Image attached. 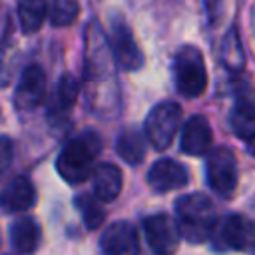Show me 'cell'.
Listing matches in <instances>:
<instances>
[{
	"instance_id": "1",
	"label": "cell",
	"mask_w": 255,
	"mask_h": 255,
	"mask_svg": "<svg viewBox=\"0 0 255 255\" xmlns=\"http://www.w3.org/2000/svg\"><path fill=\"white\" fill-rule=\"evenodd\" d=\"M175 215L179 235L189 243H203L211 237L217 215L213 201L203 193H187L175 201Z\"/></svg>"
},
{
	"instance_id": "2",
	"label": "cell",
	"mask_w": 255,
	"mask_h": 255,
	"mask_svg": "<svg viewBox=\"0 0 255 255\" xmlns=\"http://www.w3.org/2000/svg\"><path fill=\"white\" fill-rule=\"evenodd\" d=\"M102 141L96 131H84L74 137L58 155L56 167L64 181L76 185L86 181L94 171V161L100 155Z\"/></svg>"
},
{
	"instance_id": "3",
	"label": "cell",
	"mask_w": 255,
	"mask_h": 255,
	"mask_svg": "<svg viewBox=\"0 0 255 255\" xmlns=\"http://www.w3.org/2000/svg\"><path fill=\"white\" fill-rule=\"evenodd\" d=\"M175 88L185 98H197L207 88V70L201 52L195 46H183L173 60Z\"/></svg>"
},
{
	"instance_id": "4",
	"label": "cell",
	"mask_w": 255,
	"mask_h": 255,
	"mask_svg": "<svg viewBox=\"0 0 255 255\" xmlns=\"http://www.w3.org/2000/svg\"><path fill=\"white\" fill-rule=\"evenodd\" d=\"M181 126V108L175 102L157 104L145 118V137L155 149H167Z\"/></svg>"
},
{
	"instance_id": "5",
	"label": "cell",
	"mask_w": 255,
	"mask_h": 255,
	"mask_svg": "<svg viewBox=\"0 0 255 255\" xmlns=\"http://www.w3.org/2000/svg\"><path fill=\"white\" fill-rule=\"evenodd\" d=\"M211 237L217 249L251 251L255 247V223L241 213H231L221 223H215Z\"/></svg>"
},
{
	"instance_id": "6",
	"label": "cell",
	"mask_w": 255,
	"mask_h": 255,
	"mask_svg": "<svg viewBox=\"0 0 255 255\" xmlns=\"http://www.w3.org/2000/svg\"><path fill=\"white\" fill-rule=\"evenodd\" d=\"M207 173V183L209 187L221 195V197H231L235 187H237V161L231 149L227 147H215L205 165Z\"/></svg>"
},
{
	"instance_id": "7",
	"label": "cell",
	"mask_w": 255,
	"mask_h": 255,
	"mask_svg": "<svg viewBox=\"0 0 255 255\" xmlns=\"http://www.w3.org/2000/svg\"><path fill=\"white\" fill-rule=\"evenodd\" d=\"M110 52L116 64L128 72H135L143 66V54L137 48L133 34L126 20L122 16H114L112 20V32H110Z\"/></svg>"
},
{
	"instance_id": "8",
	"label": "cell",
	"mask_w": 255,
	"mask_h": 255,
	"mask_svg": "<svg viewBox=\"0 0 255 255\" xmlns=\"http://www.w3.org/2000/svg\"><path fill=\"white\" fill-rule=\"evenodd\" d=\"M143 231L149 249L155 255H173L179 245V227L177 223L165 215L155 213L143 219Z\"/></svg>"
},
{
	"instance_id": "9",
	"label": "cell",
	"mask_w": 255,
	"mask_h": 255,
	"mask_svg": "<svg viewBox=\"0 0 255 255\" xmlns=\"http://www.w3.org/2000/svg\"><path fill=\"white\" fill-rule=\"evenodd\" d=\"M46 100V74L38 64H30L24 68L16 92L14 106L18 110H34Z\"/></svg>"
},
{
	"instance_id": "10",
	"label": "cell",
	"mask_w": 255,
	"mask_h": 255,
	"mask_svg": "<svg viewBox=\"0 0 255 255\" xmlns=\"http://www.w3.org/2000/svg\"><path fill=\"white\" fill-rule=\"evenodd\" d=\"M100 249L104 255H139V239L133 225L128 221L110 223L100 237Z\"/></svg>"
},
{
	"instance_id": "11",
	"label": "cell",
	"mask_w": 255,
	"mask_h": 255,
	"mask_svg": "<svg viewBox=\"0 0 255 255\" xmlns=\"http://www.w3.org/2000/svg\"><path fill=\"white\" fill-rule=\"evenodd\" d=\"M189 175H187V169L175 161V159H169V157H163V159H157L149 171H147V183L153 191H159V193H165V191H173V189H179L187 183Z\"/></svg>"
},
{
	"instance_id": "12",
	"label": "cell",
	"mask_w": 255,
	"mask_h": 255,
	"mask_svg": "<svg viewBox=\"0 0 255 255\" xmlns=\"http://www.w3.org/2000/svg\"><path fill=\"white\" fill-rule=\"evenodd\" d=\"M213 143L209 122L203 116H191L181 131V149L187 155H205Z\"/></svg>"
},
{
	"instance_id": "13",
	"label": "cell",
	"mask_w": 255,
	"mask_h": 255,
	"mask_svg": "<svg viewBox=\"0 0 255 255\" xmlns=\"http://www.w3.org/2000/svg\"><path fill=\"white\" fill-rule=\"evenodd\" d=\"M34 203H36L34 185H32L26 177H22V175L12 177V179L4 185V189L0 191V207H2L6 213L26 211V209H30Z\"/></svg>"
},
{
	"instance_id": "14",
	"label": "cell",
	"mask_w": 255,
	"mask_h": 255,
	"mask_svg": "<svg viewBox=\"0 0 255 255\" xmlns=\"http://www.w3.org/2000/svg\"><path fill=\"white\" fill-rule=\"evenodd\" d=\"M231 128L243 139L255 131V90L251 86H243L237 92L231 112Z\"/></svg>"
},
{
	"instance_id": "15",
	"label": "cell",
	"mask_w": 255,
	"mask_h": 255,
	"mask_svg": "<svg viewBox=\"0 0 255 255\" xmlns=\"http://www.w3.org/2000/svg\"><path fill=\"white\" fill-rule=\"evenodd\" d=\"M94 175V193L102 201H112L122 191V171L114 163H100L92 171Z\"/></svg>"
},
{
	"instance_id": "16",
	"label": "cell",
	"mask_w": 255,
	"mask_h": 255,
	"mask_svg": "<svg viewBox=\"0 0 255 255\" xmlns=\"http://www.w3.org/2000/svg\"><path fill=\"white\" fill-rule=\"evenodd\" d=\"M10 239L18 253H34L40 243V227L32 217H20L10 229Z\"/></svg>"
},
{
	"instance_id": "17",
	"label": "cell",
	"mask_w": 255,
	"mask_h": 255,
	"mask_svg": "<svg viewBox=\"0 0 255 255\" xmlns=\"http://www.w3.org/2000/svg\"><path fill=\"white\" fill-rule=\"evenodd\" d=\"M219 58H221V64L229 72H241L243 70L245 52H243V46H241V40H239V34H237L235 26H231L227 30V34L223 36V42H221V48H219Z\"/></svg>"
},
{
	"instance_id": "18",
	"label": "cell",
	"mask_w": 255,
	"mask_h": 255,
	"mask_svg": "<svg viewBox=\"0 0 255 255\" xmlns=\"http://www.w3.org/2000/svg\"><path fill=\"white\" fill-rule=\"evenodd\" d=\"M80 84L72 74H64L50 98V110L52 114H66L78 100Z\"/></svg>"
},
{
	"instance_id": "19",
	"label": "cell",
	"mask_w": 255,
	"mask_h": 255,
	"mask_svg": "<svg viewBox=\"0 0 255 255\" xmlns=\"http://www.w3.org/2000/svg\"><path fill=\"white\" fill-rule=\"evenodd\" d=\"M48 14L46 0H18V20L24 34L40 30Z\"/></svg>"
},
{
	"instance_id": "20",
	"label": "cell",
	"mask_w": 255,
	"mask_h": 255,
	"mask_svg": "<svg viewBox=\"0 0 255 255\" xmlns=\"http://www.w3.org/2000/svg\"><path fill=\"white\" fill-rule=\"evenodd\" d=\"M116 149L120 157L131 165H137L145 155V139L137 129H124L118 137Z\"/></svg>"
},
{
	"instance_id": "21",
	"label": "cell",
	"mask_w": 255,
	"mask_h": 255,
	"mask_svg": "<svg viewBox=\"0 0 255 255\" xmlns=\"http://www.w3.org/2000/svg\"><path fill=\"white\" fill-rule=\"evenodd\" d=\"M100 201H102V199H100L96 193H94V195H90V193H80V195L76 197V207H78V211L82 213V219H84V223H86L88 229L100 227L102 221H104V217H106V211H104V207H102Z\"/></svg>"
},
{
	"instance_id": "22",
	"label": "cell",
	"mask_w": 255,
	"mask_h": 255,
	"mask_svg": "<svg viewBox=\"0 0 255 255\" xmlns=\"http://www.w3.org/2000/svg\"><path fill=\"white\" fill-rule=\"evenodd\" d=\"M80 14L78 0H52L48 6V18L54 26H70Z\"/></svg>"
},
{
	"instance_id": "23",
	"label": "cell",
	"mask_w": 255,
	"mask_h": 255,
	"mask_svg": "<svg viewBox=\"0 0 255 255\" xmlns=\"http://www.w3.org/2000/svg\"><path fill=\"white\" fill-rule=\"evenodd\" d=\"M14 161V141L8 135H0V177L10 169Z\"/></svg>"
},
{
	"instance_id": "24",
	"label": "cell",
	"mask_w": 255,
	"mask_h": 255,
	"mask_svg": "<svg viewBox=\"0 0 255 255\" xmlns=\"http://www.w3.org/2000/svg\"><path fill=\"white\" fill-rule=\"evenodd\" d=\"M205 6H207V14H209V20L215 22L221 14V0H205Z\"/></svg>"
},
{
	"instance_id": "25",
	"label": "cell",
	"mask_w": 255,
	"mask_h": 255,
	"mask_svg": "<svg viewBox=\"0 0 255 255\" xmlns=\"http://www.w3.org/2000/svg\"><path fill=\"white\" fill-rule=\"evenodd\" d=\"M245 147H247V151L255 157V131H253V133H249V135L245 137Z\"/></svg>"
}]
</instances>
